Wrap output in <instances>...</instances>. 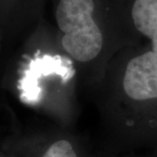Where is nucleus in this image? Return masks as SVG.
Masks as SVG:
<instances>
[{
	"mask_svg": "<svg viewBox=\"0 0 157 157\" xmlns=\"http://www.w3.org/2000/svg\"><path fill=\"white\" fill-rule=\"evenodd\" d=\"M131 15L135 28L151 40L157 53V0H135Z\"/></svg>",
	"mask_w": 157,
	"mask_h": 157,
	"instance_id": "3",
	"label": "nucleus"
},
{
	"mask_svg": "<svg viewBox=\"0 0 157 157\" xmlns=\"http://www.w3.org/2000/svg\"><path fill=\"white\" fill-rule=\"evenodd\" d=\"M94 0H59L56 21L63 48L75 60L88 62L101 52L103 36L94 18Z\"/></svg>",
	"mask_w": 157,
	"mask_h": 157,
	"instance_id": "1",
	"label": "nucleus"
},
{
	"mask_svg": "<svg viewBox=\"0 0 157 157\" xmlns=\"http://www.w3.org/2000/svg\"><path fill=\"white\" fill-rule=\"evenodd\" d=\"M123 88L127 95L135 101L157 100V53L151 50L128 63Z\"/></svg>",
	"mask_w": 157,
	"mask_h": 157,
	"instance_id": "2",
	"label": "nucleus"
},
{
	"mask_svg": "<svg viewBox=\"0 0 157 157\" xmlns=\"http://www.w3.org/2000/svg\"><path fill=\"white\" fill-rule=\"evenodd\" d=\"M42 157H78L73 145L67 140H59L52 144Z\"/></svg>",
	"mask_w": 157,
	"mask_h": 157,
	"instance_id": "4",
	"label": "nucleus"
}]
</instances>
